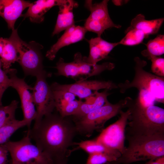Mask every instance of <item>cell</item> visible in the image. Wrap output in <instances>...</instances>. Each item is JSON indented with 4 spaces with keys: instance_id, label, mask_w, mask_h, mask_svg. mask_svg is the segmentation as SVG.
I'll list each match as a JSON object with an SVG mask.
<instances>
[{
    "instance_id": "29",
    "label": "cell",
    "mask_w": 164,
    "mask_h": 164,
    "mask_svg": "<svg viewBox=\"0 0 164 164\" xmlns=\"http://www.w3.org/2000/svg\"><path fill=\"white\" fill-rule=\"evenodd\" d=\"M11 86V81L7 73L0 68V106L2 105V99L5 91Z\"/></svg>"
},
{
    "instance_id": "12",
    "label": "cell",
    "mask_w": 164,
    "mask_h": 164,
    "mask_svg": "<svg viewBox=\"0 0 164 164\" xmlns=\"http://www.w3.org/2000/svg\"><path fill=\"white\" fill-rule=\"evenodd\" d=\"M16 73V70L12 68L7 72L11 80V87L16 91L20 97L23 115V120L26 121L28 129H29L32 121L35 120L37 116L32 93L29 91L32 90L33 87L28 85L24 79L18 77Z\"/></svg>"
},
{
    "instance_id": "21",
    "label": "cell",
    "mask_w": 164,
    "mask_h": 164,
    "mask_svg": "<svg viewBox=\"0 0 164 164\" xmlns=\"http://www.w3.org/2000/svg\"><path fill=\"white\" fill-rule=\"evenodd\" d=\"M164 20V18L147 20L144 15L140 14L132 20L130 26L128 28L136 29L141 31L146 38L149 35L155 34L158 32Z\"/></svg>"
},
{
    "instance_id": "3",
    "label": "cell",
    "mask_w": 164,
    "mask_h": 164,
    "mask_svg": "<svg viewBox=\"0 0 164 164\" xmlns=\"http://www.w3.org/2000/svg\"><path fill=\"white\" fill-rule=\"evenodd\" d=\"M128 146L115 161L107 164H130L164 156V135L125 136Z\"/></svg>"
},
{
    "instance_id": "14",
    "label": "cell",
    "mask_w": 164,
    "mask_h": 164,
    "mask_svg": "<svg viewBox=\"0 0 164 164\" xmlns=\"http://www.w3.org/2000/svg\"><path fill=\"white\" fill-rule=\"evenodd\" d=\"M87 31L84 26L74 25L65 30L63 34L46 52V57L53 60L61 48L84 39Z\"/></svg>"
},
{
    "instance_id": "23",
    "label": "cell",
    "mask_w": 164,
    "mask_h": 164,
    "mask_svg": "<svg viewBox=\"0 0 164 164\" xmlns=\"http://www.w3.org/2000/svg\"><path fill=\"white\" fill-rule=\"evenodd\" d=\"M26 126H27V124L24 120L15 119L0 128V145L4 144L8 142L15 132Z\"/></svg>"
},
{
    "instance_id": "4",
    "label": "cell",
    "mask_w": 164,
    "mask_h": 164,
    "mask_svg": "<svg viewBox=\"0 0 164 164\" xmlns=\"http://www.w3.org/2000/svg\"><path fill=\"white\" fill-rule=\"evenodd\" d=\"M135 62V75L131 81L127 80L117 84L120 92L125 93L128 89L136 88L139 91H143L151 93L155 101L164 103V78L145 70L143 68L147 65L145 60L138 57L134 59Z\"/></svg>"
},
{
    "instance_id": "27",
    "label": "cell",
    "mask_w": 164,
    "mask_h": 164,
    "mask_svg": "<svg viewBox=\"0 0 164 164\" xmlns=\"http://www.w3.org/2000/svg\"><path fill=\"white\" fill-rule=\"evenodd\" d=\"M142 55L152 62L151 69L155 75L163 77L164 76V59L153 55L147 52L145 50L141 52Z\"/></svg>"
},
{
    "instance_id": "11",
    "label": "cell",
    "mask_w": 164,
    "mask_h": 164,
    "mask_svg": "<svg viewBox=\"0 0 164 164\" xmlns=\"http://www.w3.org/2000/svg\"><path fill=\"white\" fill-rule=\"evenodd\" d=\"M130 114L128 109L125 111H121L118 119L103 130L95 139L108 149L122 154L125 149V130Z\"/></svg>"
},
{
    "instance_id": "6",
    "label": "cell",
    "mask_w": 164,
    "mask_h": 164,
    "mask_svg": "<svg viewBox=\"0 0 164 164\" xmlns=\"http://www.w3.org/2000/svg\"><path fill=\"white\" fill-rule=\"evenodd\" d=\"M125 108V101L121 100L115 104L109 102L81 117L72 119L77 133L89 137L95 131L101 130L106 122L119 114Z\"/></svg>"
},
{
    "instance_id": "30",
    "label": "cell",
    "mask_w": 164,
    "mask_h": 164,
    "mask_svg": "<svg viewBox=\"0 0 164 164\" xmlns=\"http://www.w3.org/2000/svg\"><path fill=\"white\" fill-rule=\"evenodd\" d=\"M141 104L145 106L154 105L155 101L154 96L151 93L142 91L139 92L136 99Z\"/></svg>"
},
{
    "instance_id": "22",
    "label": "cell",
    "mask_w": 164,
    "mask_h": 164,
    "mask_svg": "<svg viewBox=\"0 0 164 164\" xmlns=\"http://www.w3.org/2000/svg\"><path fill=\"white\" fill-rule=\"evenodd\" d=\"M75 144L77 146V148L84 150L89 154L96 152H104L114 155L118 158L121 155L119 152L108 149L95 139L73 142V145Z\"/></svg>"
},
{
    "instance_id": "9",
    "label": "cell",
    "mask_w": 164,
    "mask_h": 164,
    "mask_svg": "<svg viewBox=\"0 0 164 164\" xmlns=\"http://www.w3.org/2000/svg\"><path fill=\"white\" fill-rule=\"evenodd\" d=\"M51 75V73L45 70L36 76V80L32 93L37 113L33 126L38 125L44 117L53 113L55 109L53 92L46 80Z\"/></svg>"
},
{
    "instance_id": "17",
    "label": "cell",
    "mask_w": 164,
    "mask_h": 164,
    "mask_svg": "<svg viewBox=\"0 0 164 164\" xmlns=\"http://www.w3.org/2000/svg\"><path fill=\"white\" fill-rule=\"evenodd\" d=\"M78 5L77 2L74 0H64L59 6V10L52 36L75 25L73 9Z\"/></svg>"
},
{
    "instance_id": "10",
    "label": "cell",
    "mask_w": 164,
    "mask_h": 164,
    "mask_svg": "<svg viewBox=\"0 0 164 164\" xmlns=\"http://www.w3.org/2000/svg\"><path fill=\"white\" fill-rule=\"evenodd\" d=\"M109 0H104L93 4L91 0H86L84 6L90 12L84 26L87 31L96 33L101 37L104 31L109 28H120L121 26L114 24L110 17L108 5Z\"/></svg>"
},
{
    "instance_id": "2",
    "label": "cell",
    "mask_w": 164,
    "mask_h": 164,
    "mask_svg": "<svg viewBox=\"0 0 164 164\" xmlns=\"http://www.w3.org/2000/svg\"><path fill=\"white\" fill-rule=\"evenodd\" d=\"M130 112L125 136L164 135V109L154 105L145 106L136 99H125Z\"/></svg>"
},
{
    "instance_id": "16",
    "label": "cell",
    "mask_w": 164,
    "mask_h": 164,
    "mask_svg": "<svg viewBox=\"0 0 164 164\" xmlns=\"http://www.w3.org/2000/svg\"><path fill=\"white\" fill-rule=\"evenodd\" d=\"M88 42L89 54L87 57L84 56V59L87 62L94 64L106 58L113 48L119 45L118 42H109L101 37L92 38Z\"/></svg>"
},
{
    "instance_id": "25",
    "label": "cell",
    "mask_w": 164,
    "mask_h": 164,
    "mask_svg": "<svg viewBox=\"0 0 164 164\" xmlns=\"http://www.w3.org/2000/svg\"><path fill=\"white\" fill-rule=\"evenodd\" d=\"M18 103V101L14 100L8 105L0 106V128L15 119V114Z\"/></svg>"
},
{
    "instance_id": "1",
    "label": "cell",
    "mask_w": 164,
    "mask_h": 164,
    "mask_svg": "<svg viewBox=\"0 0 164 164\" xmlns=\"http://www.w3.org/2000/svg\"><path fill=\"white\" fill-rule=\"evenodd\" d=\"M31 139L53 161L67 159L77 133L74 123L69 117H63L57 112L43 117L36 126L28 129Z\"/></svg>"
},
{
    "instance_id": "31",
    "label": "cell",
    "mask_w": 164,
    "mask_h": 164,
    "mask_svg": "<svg viewBox=\"0 0 164 164\" xmlns=\"http://www.w3.org/2000/svg\"><path fill=\"white\" fill-rule=\"evenodd\" d=\"M9 151L4 144L0 145V164H7L8 162Z\"/></svg>"
},
{
    "instance_id": "18",
    "label": "cell",
    "mask_w": 164,
    "mask_h": 164,
    "mask_svg": "<svg viewBox=\"0 0 164 164\" xmlns=\"http://www.w3.org/2000/svg\"><path fill=\"white\" fill-rule=\"evenodd\" d=\"M64 0H39L32 3L26 13L21 17L28 18L32 22L40 23L44 19L45 14L54 6H59Z\"/></svg>"
},
{
    "instance_id": "7",
    "label": "cell",
    "mask_w": 164,
    "mask_h": 164,
    "mask_svg": "<svg viewBox=\"0 0 164 164\" xmlns=\"http://www.w3.org/2000/svg\"><path fill=\"white\" fill-rule=\"evenodd\" d=\"M12 158L11 164H53V161L31 141L29 133L20 140L4 144Z\"/></svg>"
},
{
    "instance_id": "24",
    "label": "cell",
    "mask_w": 164,
    "mask_h": 164,
    "mask_svg": "<svg viewBox=\"0 0 164 164\" xmlns=\"http://www.w3.org/2000/svg\"><path fill=\"white\" fill-rule=\"evenodd\" d=\"M126 35L118 42L119 45L132 46L141 43L146 38L144 33L136 29H128L125 31Z\"/></svg>"
},
{
    "instance_id": "28",
    "label": "cell",
    "mask_w": 164,
    "mask_h": 164,
    "mask_svg": "<svg viewBox=\"0 0 164 164\" xmlns=\"http://www.w3.org/2000/svg\"><path fill=\"white\" fill-rule=\"evenodd\" d=\"M116 156L106 153L96 152L89 154L85 164H106L116 160Z\"/></svg>"
},
{
    "instance_id": "33",
    "label": "cell",
    "mask_w": 164,
    "mask_h": 164,
    "mask_svg": "<svg viewBox=\"0 0 164 164\" xmlns=\"http://www.w3.org/2000/svg\"><path fill=\"white\" fill-rule=\"evenodd\" d=\"M5 38L0 37V56L2 53L5 43Z\"/></svg>"
},
{
    "instance_id": "32",
    "label": "cell",
    "mask_w": 164,
    "mask_h": 164,
    "mask_svg": "<svg viewBox=\"0 0 164 164\" xmlns=\"http://www.w3.org/2000/svg\"><path fill=\"white\" fill-rule=\"evenodd\" d=\"M145 164H164V156L155 159L149 160Z\"/></svg>"
},
{
    "instance_id": "26",
    "label": "cell",
    "mask_w": 164,
    "mask_h": 164,
    "mask_svg": "<svg viewBox=\"0 0 164 164\" xmlns=\"http://www.w3.org/2000/svg\"><path fill=\"white\" fill-rule=\"evenodd\" d=\"M145 50L149 53L155 56H161L164 53V35L159 34L154 39L149 40L146 44Z\"/></svg>"
},
{
    "instance_id": "13",
    "label": "cell",
    "mask_w": 164,
    "mask_h": 164,
    "mask_svg": "<svg viewBox=\"0 0 164 164\" xmlns=\"http://www.w3.org/2000/svg\"><path fill=\"white\" fill-rule=\"evenodd\" d=\"M51 88L65 90L74 94L80 99L86 100L94 95L98 90L118 88L117 84L110 81L87 80L79 81L70 84H61L55 82Z\"/></svg>"
},
{
    "instance_id": "19",
    "label": "cell",
    "mask_w": 164,
    "mask_h": 164,
    "mask_svg": "<svg viewBox=\"0 0 164 164\" xmlns=\"http://www.w3.org/2000/svg\"><path fill=\"white\" fill-rule=\"evenodd\" d=\"M109 90L105 89L102 92L98 91L93 95L83 101L78 111L72 116V119L81 117L90 112L105 105L109 101L108 97L110 95Z\"/></svg>"
},
{
    "instance_id": "20",
    "label": "cell",
    "mask_w": 164,
    "mask_h": 164,
    "mask_svg": "<svg viewBox=\"0 0 164 164\" xmlns=\"http://www.w3.org/2000/svg\"><path fill=\"white\" fill-rule=\"evenodd\" d=\"M16 29L12 30L9 38H5V43L0 56L3 70L7 73L10 68L12 64L18 62V53L15 40V34Z\"/></svg>"
},
{
    "instance_id": "8",
    "label": "cell",
    "mask_w": 164,
    "mask_h": 164,
    "mask_svg": "<svg viewBox=\"0 0 164 164\" xmlns=\"http://www.w3.org/2000/svg\"><path fill=\"white\" fill-rule=\"evenodd\" d=\"M15 40L18 53V62L21 66L25 75L36 76L43 72V46L35 41L29 43L23 41L19 36L17 30Z\"/></svg>"
},
{
    "instance_id": "34",
    "label": "cell",
    "mask_w": 164,
    "mask_h": 164,
    "mask_svg": "<svg viewBox=\"0 0 164 164\" xmlns=\"http://www.w3.org/2000/svg\"><path fill=\"white\" fill-rule=\"evenodd\" d=\"M67 159L56 160L53 161V164H67Z\"/></svg>"
},
{
    "instance_id": "15",
    "label": "cell",
    "mask_w": 164,
    "mask_h": 164,
    "mask_svg": "<svg viewBox=\"0 0 164 164\" xmlns=\"http://www.w3.org/2000/svg\"><path fill=\"white\" fill-rule=\"evenodd\" d=\"M31 3L23 0H0V16L6 22L9 29L12 30L15 29L17 19Z\"/></svg>"
},
{
    "instance_id": "5",
    "label": "cell",
    "mask_w": 164,
    "mask_h": 164,
    "mask_svg": "<svg viewBox=\"0 0 164 164\" xmlns=\"http://www.w3.org/2000/svg\"><path fill=\"white\" fill-rule=\"evenodd\" d=\"M115 67L114 64L110 62L103 63L100 64H94L87 62L80 52L74 55L73 60L70 62H65L60 57L55 68L57 72V76H62L70 78L76 81L86 80L91 77L99 74L103 71L111 70Z\"/></svg>"
},
{
    "instance_id": "35",
    "label": "cell",
    "mask_w": 164,
    "mask_h": 164,
    "mask_svg": "<svg viewBox=\"0 0 164 164\" xmlns=\"http://www.w3.org/2000/svg\"><path fill=\"white\" fill-rule=\"evenodd\" d=\"M2 67V63L0 59V68H1Z\"/></svg>"
}]
</instances>
